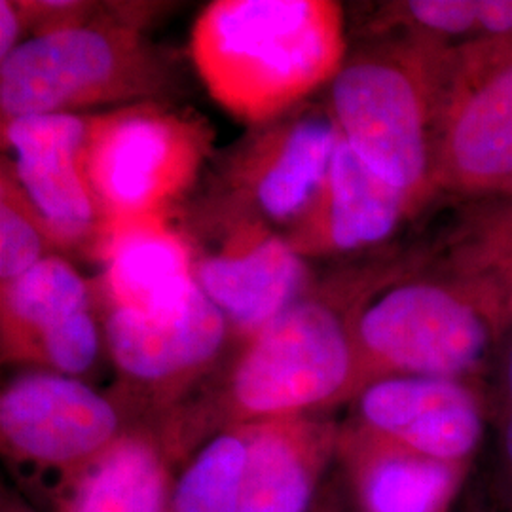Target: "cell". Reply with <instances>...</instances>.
<instances>
[{
    "mask_svg": "<svg viewBox=\"0 0 512 512\" xmlns=\"http://www.w3.org/2000/svg\"><path fill=\"white\" fill-rule=\"evenodd\" d=\"M480 35L512 38V0H480Z\"/></svg>",
    "mask_w": 512,
    "mask_h": 512,
    "instance_id": "484cf974",
    "label": "cell"
},
{
    "mask_svg": "<svg viewBox=\"0 0 512 512\" xmlns=\"http://www.w3.org/2000/svg\"><path fill=\"white\" fill-rule=\"evenodd\" d=\"M361 285V283H359ZM357 281L315 283L291 308L238 346L219 395L194 408L203 433L313 414L357 397Z\"/></svg>",
    "mask_w": 512,
    "mask_h": 512,
    "instance_id": "7a4b0ae2",
    "label": "cell"
},
{
    "mask_svg": "<svg viewBox=\"0 0 512 512\" xmlns=\"http://www.w3.org/2000/svg\"><path fill=\"white\" fill-rule=\"evenodd\" d=\"M175 459L156 423H133L55 492L59 512H164Z\"/></svg>",
    "mask_w": 512,
    "mask_h": 512,
    "instance_id": "d6986e66",
    "label": "cell"
},
{
    "mask_svg": "<svg viewBox=\"0 0 512 512\" xmlns=\"http://www.w3.org/2000/svg\"><path fill=\"white\" fill-rule=\"evenodd\" d=\"M190 57L215 103L251 128L310 103L346 57L332 0H215L190 31Z\"/></svg>",
    "mask_w": 512,
    "mask_h": 512,
    "instance_id": "6da1fadb",
    "label": "cell"
},
{
    "mask_svg": "<svg viewBox=\"0 0 512 512\" xmlns=\"http://www.w3.org/2000/svg\"><path fill=\"white\" fill-rule=\"evenodd\" d=\"M480 289L494 306L505 327L512 321V213L492 222L480 243Z\"/></svg>",
    "mask_w": 512,
    "mask_h": 512,
    "instance_id": "603a6c76",
    "label": "cell"
},
{
    "mask_svg": "<svg viewBox=\"0 0 512 512\" xmlns=\"http://www.w3.org/2000/svg\"><path fill=\"white\" fill-rule=\"evenodd\" d=\"M245 458L243 425L209 437L173 482L164 512H239Z\"/></svg>",
    "mask_w": 512,
    "mask_h": 512,
    "instance_id": "ffe728a7",
    "label": "cell"
},
{
    "mask_svg": "<svg viewBox=\"0 0 512 512\" xmlns=\"http://www.w3.org/2000/svg\"><path fill=\"white\" fill-rule=\"evenodd\" d=\"M114 397L80 378L33 370L0 393V444L4 458L57 475V490L131 425Z\"/></svg>",
    "mask_w": 512,
    "mask_h": 512,
    "instance_id": "8fae6325",
    "label": "cell"
},
{
    "mask_svg": "<svg viewBox=\"0 0 512 512\" xmlns=\"http://www.w3.org/2000/svg\"><path fill=\"white\" fill-rule=\"evenodd\" d=\"M448 57L433 38L387 40L348 55L329 86L327 107L340 137L416 207L437 188Z\"/></svg>",
    "mask_w": 512,
    "mask_h": 512,
    "instance_id": "277c9868",
    "label": "cell"
},
{
    "mask_svg": "<svg viewBox=\"0 0 512 512\" xmlns=\"http://www.w3.org/2000/svg\"><path fill=\"white\" fill-rule=\"evenodd\" d=\"M184 232L194 247L196 283L224 315L238 346L315 285L308 258L260 220L202 205Z\"/></svg>",
    "mask_w": 512,
    "mask_h": 512,
    "instance_id": "ba28073f",
    "label": "cell"
},
{
    "mask_svg": "<svg viewBox=\"0 0 512 512\" xmlns=\"http://www.w3.org/2000/svg\"><path fill=\"white\" fill-rule=\"evenodd\" d=\"M437 188L512 190V38L448 57L440 99Z\"/></svg>",
    "mask_w": 512,
    "mask_h": 512,
    "instance_id": "30bf717a",
    "label": "cell"
},
{
    "mask_svg": "<svg viewBox=\"0 0 512 512\" xmlns=\"http://www.w3.org/2000/svg\"><path fill=\"white\" fill-rule=\"evenodd\" d=\"M340 139L327 105L302 107L251 128L222 162L203 207L260 220L285 234L315 200Z\"/></svg>",
    "mask_w": 512,
    "mask_h": 512,
    "instance_id": "9c48e42d",
    "label": "cell"
},
{
    "mask_svg": "<svg viewBox=\"0 0 512 512\" xmlns=\"http://www.w3.org/2000/svg\"><path fill=\"white\" fill-rule=\"evenodd\" d=\"M397 21L414 27L418 37H463L480 33V0H410L391 4Z\"/></svg>",
    "mask_w": 512,
    "mask_h": 512,
    "instance_id": "7402d4cb",
    "label": "cell"
},
{
    "mask_svg": "<svg viewBox=\"0 0 512 512\" xmlns=\"http://www.w3.org/2000/svg\"><path fill=\"white\" fill-rule=\"evenodd\" d=\"M95 260L97 306L164 311L196 289L194 247L173 219H143L110 228Z\"/></svg>",
    "mask_w": 512,
    "mask_h": 512,
    "instance_id": "ac0fdd59",
    "label": "cell"
},
{
    "mask_svg": "<svg viewBox=\"0 0 512 512\" xmlns=\"http://www.w3.org/2000/svg\"><path fill=\"white\" fill-rule=\"evenodd\" d=\"M27 33L19 0H0V61H4L23 44Z\"/></svg>",
    "mask_w": 512,
    "mask_h": 512,
    "instance_id": "d4e9b609",
    "label": "cell"
},
{
    "mask_svg": "<svg viewBox=\"0 0 512 512\" xmlns=\"http://www.w3.org/2000/svg\"><path fill=\"white\" fill-rule=\"evenodd\" d=\"M351 421L429 458L471 467L486 437V403L475 380L391 376L351 401Z\"/></svg>",
    "mask_w": 512,
    "mask_h": 512,
    "instance_id": "5bb4252c",
    "label": "cell"
},
{
    "mask_svg": "<svg viewBox=\"0 0 512 512\" xmlns=\"http://www.w3.org/2000/svg\"><path fill=\"white\" fill-rule=\"evenodd\" d=\"M503 329L476 289L435 279L389 283L355 315L357 395L391 376L475 380Z\"/></svg>",
    "mask_w": 512,
    "mask_h": 512,
    "instance_id": "5b68a950",
    "label": "cell"
},
{
    "mask_svg": "<svg viewBox=\"0 0 512 512\" xmlns=\"http://www.w3.org/2000/svg\"><path fill=\"white\" fill-rule=\"evenodd\" d=\"M147 12L145 4H99L84 23L23 40L0 61L2 122L164 101L175 65L143 33Z\"/></svg>",
    "mask_w": 512,
    "mask_h": 512,
    "instance_id": "3957f363",
    "label": "cell"
},
{
    "mask_svg": "<svg viewBox=\"0 0 512 512\" xmlns=\"http://www.w3.org/2000/svg\"><path fill=\"white\" fill-rule=\"evenodd\" d=\"M101 311L105 348L120 384L114 399L126 414L147 420L175 410L232 344L224 315L198 285L169 310Z\"/></svg>",
    "mask_w": 512,
    "mask_h": 512,
    "instance_id": "52a82bcc",
    "label": "cell"
},
{
    "mask_svg": "<svg viewBox=\"0 0 512 512\" xmlns=\"http://www.w3.org/2000/svg\"><path fill=\"white\" fill-rule=\"evenodd\" d=\"M37 213L14 177L2 167L0 175V287L10 285L46 256L54 255Z\"/></svg>",
    "mask_w": 512,
    "mask_h": 512,
    "instance_id": "44dd1931",
    "label": "cell"
},
{
    "mask_svg": "<svg viewBox=\"0 0 512 512\" xmlns=\"http://www.w3.org/2000/svg\"><path fill=\"white\" fill-rule=\"evenodd\" d=\"M0 294L4 363L73 378L97 365L105 334L95 287L65 256H46Z\"/></svg>",
    "mask_w": 512,
    "mask_h": 512,
    "instance_id": "4fadbf2b",
    "label": "cell"
},
{
    "mask_svg": "<svg viewBox=\"0 0 512 512\" xmlns=\"http://www.w3.org/2000/svg\"><path fill=\"white\" fill-rule=\"evenodd\" d=\"M414 209L340 137L310 209L283 236L304 258L349 255L384 243Z\"/></svg>",
    "mask_w": 512,
    "mask_h": 512,
    "instance_id": "9a60e30c",
    "label": "cell"
},
{
    "mask_svg": "<svg viewBox=\"0 0 512 512\" xmlns=\"http://www.w3.org/2000/svg\"><path fill=\"white\" fill-rule=\"evenodd\" d=\"M93 114H37L2 122V167L14 177L55 251L97 256L107 220L86 167Z\"/></svg>",
    "mask_w": 512,
    "mask_h": 512,
    "instance_id": "7c38bea8",
    "label": "cell"
},
{
    "mask_svg": "<svg viewBox=\"0 0 512 512\" xmlns=\"http://www.w3.org/2000/svg\"><path fill=\"white\" fill-rule=\"evenodd\" d=\"M336 461L359 512H452L471 469L418 454L355 421L340 425Z\"/></svg>",
    "mask_w": 512,
    "mask_h": 512,
    "instance_id": "2e32d148",
    "label": "cell"
},
{
    "mask_svg": "<svg viewBox=\"0 0 512 512\" xmlns=\"http://www.w3.org/2000/svg\"><path fill=\"white\" fill-rule=\"evenodd\" d=\"M211 150L213 128L202 116L165 101L93 114L86 167L107 228L173 219Z\"/></svg>",
    "mask_w": 512,
    "mask_h": 512,
    "instance_id": "8992f818",
    "label": "cell"
},
{
    "mask_svg": "<svg viewBox=\"0 0 512 512\" xmlns=\"http://www.w3.org/2000/svg\"><path fill=\"white\" fill-rule=\"evenodd\" d=\"M4 512H31V511H27V509H23V507H14V505H10V507H6V505H4Z\"/></svg>",
    "mask_w": 512,
    "mask_h": 512,
    "instance_id": "4316f807",
    "label": "cell"
},
{
    "mask_svg": "<svg viewBox=\"0 0 512 512\" xmlns=\"http://www.w3.org/2000/svg\"><path fill=\"white\" fill-rule=\"evenodd\" d=\"M241 425L247 458L239 512H310L336 461L340 423L302 414Z\"/></svg>",
    "mask_w": 512,
    "mask_h": 512,
    "instance_id": "e0dca14e",
    "label": "cell"
},
{
    "mask_svg": "<svg viewBox=\"0 0 512 512\" xmlns=\"http://www.w3.org/2000/svg\"><path fill=\"white\" fill-rule=\"evenodd\" d=\"M319 512H336L334 511V509H332V507H323V509H321V511Z\"/></svg>",
    "mask_w": 512,
    "mask_h": 512,
    "instance_id": "83f0119b",
    "label": "cell"
},
{
    "mask_svg": "<svg viewBox=\"0 0 512 512\" xmlns=\"http://www.w3.org/2000/svg\"><path fill=\"white\" fill-rule=\"evenodd\" d=\"M497 427L499 446L494 475L495 512H512V338L503 353Z\"/></svg>",
    "mask_w": 512,
    "mask_h": 512,
    "instance_id": "cb8c5ba5",
    "label": "cell"
}]
</instances>
